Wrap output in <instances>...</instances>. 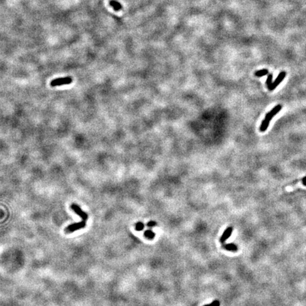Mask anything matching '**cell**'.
I'll return each mask as SVG.
<instances>
[{
	"label": "cell",
	"instance_id": "6da1fadb",
	"mask_svg": "<svg viewBox=\"0 0 306 306\" xmlns=\"http://www.w3.org/2000/svg\"><path fill=\"white\" fill-rule=\"evenodd\" d=\"M73 81V79L71 77H60L57 79H53L52 81H50V85L53 87H55V86H62L65 85H70L71 84Z\"/></svg>",
	"mask_w": 306,
	"mask_h": 306
},
{
	"label": "cell",
	"instance_id": "7a4b0ae2",
	"mask_svg": "<svg viewBox=\"0 0 306 306\" xmlns=\"http://www.w3.org/2000/svg\"><path fill=\"white\" fill-rule=\"evenodd\" d=\"M286 75V72H281V73L279 74V76L277 77L276 79H275V81H274V82L272 84V85H271L269 87H268V89H269L270 91H274L275 89L280 85V83H281V81L284 80Z\"/></svg>",
	"mask_w": 306,
	"mask_h": 306
},
{
	"label": "cell",
	"instance_id": "3957f363",
	"mask_svg": "<svg viewBox=\"0 0 306 306\" xmlns=\"http://www.w3.org/2000/svg\"><path fill=\"white\" fill-rule=\"evenodd\" d=\"M281 109H282L281 105H277V106H276L272 111L267 113V115L265 116V118H267L268 121H271V120H272V119L281 110Z\"/></svg>",
	"mask_w": 306,
	"mask_h": 306
},
{
	"label": "cell",
	"instance_id": "277c9868",
	"mask_svg": "<svg viewBox=\"0 0 306 306\" xmlns=\"http://www.w3.org/2000/svg\"><path fill=\"white\" fill-rule=\"evenodd\" d=\"M232 230H233L232 227H228L227 229H225V230L224 231L223 234L222 235L221 237V240H220L221 242H222V243H224V242H225L226 240H227L228 238L230 237V236L231 235V234H232Z\"/></svg>",
	"mask_w": 306,
	"mask_h": 306
},
{
	"label": "cell",
	"instance_id": "5b68a950",
	"mask_svg": "<svg viewBox=\"0 0 306 306\" xmlns=\"http://www.w3.org/2000/svg\"><path fill=\"white\" fill-rule=\"evenodd\" d=\"M269 123H270V121H268V119H267V118L264 119V121H262V123H261V124L260 128H259L260 131L261 132L266 131L268 127V125H269Z\"/></svg>",
	"mask_w": 306,
	"mask_h": 306
},
{
	"label": "cell",
	"instance_id": "8992f818",
	"mask_svg": "<svg viewBox=\"0 0 306 306\" xmlns=\"http://www.w3.org/2000/svg\"><path fill=\"white\" fill-rule=\"evenodd\" d=\"M109 4H110V5L113 8L114 10L120 11L121 9H122V6H121V4L117 1L111 0V1H110V2H109Z\"/></svg>",
	"mask_w": 306,
	"mask_h": 306
},
{
	"label": "cell",
	"instance_id": "52a82bcc",
	"mask_svg": "<svg viewBox=\"0 0 306 306\" xmlns=\"http://www.w3.org/2000/svg\"><path fill=\"white\" fill-rule=\"evenodd\" d=\"M224 248H225V249H227V250H228V251L236 252L237 250V247L233 243H229V244H225L224 245Z\"/></svg>",
	"mask_w": 306,
	"mask_h": 306
},
{
	"label": "cell",
	"instance_id": "ba28073f",
	"mask_svg": "<svg viewBox=\"0 0 306 306\" xmlns=\"http://www.w3.org/2000/svg\"><path fill=\"white\" fill-rule=\"evenodd\" d=\"M144 235H145V237L148 238V239L153 240V239H154V237H155V233L153 231H152L151 230H148L145 231Z\"/></svg>",
	"mask_w": 306,
	"mask_h": 306
},
{
	"label": "cell",
	"instance_id": "9c48e42d",
	"mask_svg": "<svg viewBox=\"0 0 306 306\" xmlns=\"http://www.w3.org/2000/svg\"><path fill=\"white\" fill-rule=\"evenodd\" d=\"M268 74V71L267 70L264 69V70H261L256 71L255 72V76L258 77H261L265 76Z\"/></svg>",
	"mask_w": 306,
	"mask_h": 306
},
{
	"label": "cell",
	"instance_id": "30bf717a",
	"mask_svg": "<svg viewBox=\"0 0 306 306\" xmlns=\"http://www.w3.org/2000/svg\"><path fill=\"white\" fill-rule=\"evenodd\" d=\"M272 79H273V75H272V74H268V77L267 79V81H266V85H267L268 86V88L269 87V86L272 85Z\"/></svg>",
	"mask_w": 306,
	"mask_h": 306
},
{
	"label": "cell",
	"instance_id": "8fae6325",
	"mask_svg": "<svg viewBox=\"0 0 306 306\" xmlns=\"http://www.w3.org/2000/svg\"><path fill=\"white\" fill-rule=\"evenodd\" d=\"M144 229V224L141 222H138L135 224V230L137 231H141Z\"/></svg>",
	"mask_w": 306,
	"mask_h": 306
},
{
	"label": "cell",
	"instance_id": "7c38bea8",
	"mask_svg": "<svg viewBox=\"0 0 306 306\" xmlns=\"http://www.w3.org/2000/svg\"><path fill=\"white\" fill-rule=\"evenodd\" d=\"M204 306H220V302H219L218 300H215L213 301L211 304H208Z\"/></svg>",
	"mask_w": 306,
	"mask_h": 306
},
{
	"label": "cell",
	"instance_id": "4fadbf2b",
	"mask_svg": "<svg viewBox=\"0 0 306 306\" xmlns=\"http://www.w3.org/2000/svg\"><path fill=\"white\" fill-rule=\"evenodd\" d=\"M157 225V223H156V222L155 221H149L148 223V224H147V225L148 226L149 228H153V227H155V226Z\"/></svg>",
	"mask_w": 306,
	"mask_h": 306
},
{
	"label": "cell",
	"instance_id": "5bb4252c",
	"mask_svg": "<svg viewBox=\"0 0 306 306\" xmlns=\"http://www.w3.org/2000/svg\"><path fill=\"white\" fill-rule=\"evenodd\" d=\"M301 181H302V184H303V185L306 186V177H305L304 178H303L302 179H301Z\"/></svg>",
	"mask_w": 306,
	"mask_h": 306
}]
</instances>
